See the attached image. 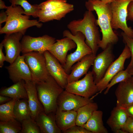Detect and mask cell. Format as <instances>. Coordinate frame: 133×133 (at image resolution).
Returning a JSON list of instances; mask_svg holds the SVG:
<instances>
[{"mask_svg": "<svg viewBox=\"0 0 133 133\" xmlns=\"http://www.w3.org/2000/svg\"><path fill=\"white\" fill-rule=\"evenodd\" d=\"M85 5L87 10L95 11L97 15V23L102 35L99 44V48L103 50L109 44H116L118 38L111 26L112 14L110 3H105L101 0H88Z\"/></svg>", "mask_w": 133, "mask_h": 133, "instance_id": "1", "label": "cell"}, {"mask_svg": "<svg viewBox=\"0 0 133 133\" xmlns=\"http://www.w3.org/2000/svg\"><path fill=\"white\" fill-rule=\"evenodd\" d=\"M96 19L92 12L85 11L83 18L71 21L67 24L69 30L73 35L80 32L84 35L85 42L96 55L99 48V43L101 40Z\"/></svg>", "mask_w": 133, "mask_h": 133, "instance_id": "2", "label": "cell"}, {"mask_svg": "<svg viewBox=\"0 0 133 133\" xmlns=\"http://www.w3.org/2000/svg\"><path fill=\"white\" fill-rule=\"evenodd\" d=\"M5 11L7 18L4 26L0 29V33L8 34L17 32L25 33L27 29L33 26L41 27L42 24L36 20L30 19V16L24 14V10L19 5L7 6Z\"/></svg>", "mask_w": 133, "mask_h": 133, "instance_id": "3", "label": "cell"}, {"mask_svg": "<svg viewBox=\"0 0 133 133\" xmlns=\"http://www.w3.org/2000/svg\"><path fill=\"white\" fill-rule=\"evenodd\" d=\"M39 99L48 114L55 112L58 98L64 90L50 75L45 81L36 83Z\"/></svg>", "mask_w": 133, "mask_h": 133, "instance_id": "4", "label": "cell"}, {"mask_svg": "<svg viewBox=\"0 0 133 133\" xmlns=\"http://www.w3.org/2000/svg\"><path fill=\"white\" fill-rule=\"evenodd\" d=\"M38 6L37 17L38 21L42 22L60 20L74 9L73 5L66 0H47Z\"/></svg>", "mask_w": 133, "mask_h": 133, "instance_id": "5", "label": "cell"}, {"mask_svg": "<svg viewBox=\"0 0 133 133\" xmlns=\"http://www.w3.org/2000/svg\"><path fill=\"white\" fill-rule=\"evenodd\" d=\"M64 37H67L72 40L76 45V49L73 52L67 55L66 64L63 68L66 73L69 74L73 64L87 55L92 53L91 50L85 42V37L81 32H78L73 34L69 30L63 32Z\"/></svg>", "mask_w": 133, "mask_h": 133, "instance_id": "6", "label": "cell"}, {"mask_svg": "<svg viewBox=\"0 0 133 133\" xmlns=\"http://www.w3.org/2000/svg\"><path fill=\"white\" fill-rule=\"evenodd\" d=\"M133 0H115L110 3L112 14L111 25L112 29H121L127 36L133 38V29L127 23V8Z\"/></svg>", "mask_w": 133, "mask_h": 133, "instance_id": "7", "label": "cell"}, {"mask_svg": "<svg viewBox=\"0 0 133 133\" xmlns=\"http://www.w3.org/2000/svg\"><path fill=\"white\" fill-rule=\"evenodd\" d=\"M22 55L31 72L32 81L35 83L45 81L50 75L44 53L33 51L23 53Z\"/></svg>", "mask_w": 133, "mask_h": 133, "instance_id": "8", "label": "cell"}, {"mask_svg": "<svg viewBox=\"0 0 133 133\" xmlns=\"http://www.w3.org/2000/svg\"><path fill=\"white\" fill-rule=\"evenodd\" d=\"M65 90L87 98H90L98 92L91 71H89L82 79L68 83Z\"/></svg>", "mask_w": 133, "mask_h": 133, "instance_id": "9", "label": "cell"}, {"mask_svg": "<svg viewBox=\"0 0 133 133\" xmlns=\"http://www.w3.org/2000/svg\"><path fill=\"white\" fill-rule=\"evenodd\" d=\"M113 45L109 44L103 51L96 55L91 71L96 84L103 77L108 68L114 61L115 56Z\"/></svg>", "mask_w": 133, "mask_h": 133, "instance_id": "10", "label": "cell"}, {"mask_svg": "<svg viewBox=\"0 0 133 133\" xmlns=\"http://www.w3.org/2000/svg\"><path fill=\"white\" fill-rule=\"evenodd\" d=\"M131 57V53L129 47L125 44V47L119 57L110 66L104 76L96 84L98 92L100 93L104 90L113 77L117 73L124 69L126 60Z\"/></svg>", "mask_w": 133, "mask_h": 133, "instance_id": "11", "label": "cell"}, {"mask_svg": "<svg viewBox=\"0 0 133 133\" xmlns=\"http://www.w3.org/2000/svg\"><path fill=\"white\" fill-rule=\"evenodd\" d=\"M56 41L55 38L48 35L38 37L24 35L20 41L21 52L24 53L35 51L44 53Z\"/></svg>", "mask_w": 133, "mask_h": 133, "instance_id": "12", "label": "cell"}, {"mask_svg": "<svg viewBox=\"0 0 133 133\" xmlns=\"http://www.w3.org/2000/svg\"><path fill=\"white\" fill-rule=\"evenodd\" d=\"M93 101L91 98L84 97L65 90L58 98L57 109L77 111L80 107Z\"/></svg>", "mask_w": 133, "mask_h": 133, "instance_id": "13", "label": "cell"}, {"mask_svg": "<svg viewBox=\"0 0 133 133\" xmlns=\"http://www.w3.org/2000/svg\"><path fill=\"white\" fill-rule=\"evenodd\" d=\"M46 67L50 75L52 77L58 84L65 89L68 83L69 74L66 73L58 60L48 51L44 53Z\"/></svg>", "mask_w": 133, "mask_h": 133, "instance_id": "14", "label": "cell"}, {"mask_svg": "<svg viewBox=\"0 0 133 133\" xmlns=\"http://www.w3.org/2000/svg\"><path fill=\"white\" fill-rule=\"evenodd\" d=\"M25 33L17 32L6 34L1 42L6 53V61L11 64L19 56L21 52L20 41Z\"/></svg>", "mask_w": 133, "mask_h": 133, "instance_id": "15", "label": "cell"}, {"mask_svg": "<svg viewBox=\"0 0 133 133\" xmlns=\"http://www.w3.org/2000/svg\"><path fill=\"white\" fill-rule=\"evenodd\" d=\"M5 68L10 79L14 83L22 80H32L31 72L23 55L19 56L13 63Z\"/></svg>", "mask_w": 133, "mask_h": 133, "instance_id": "16", "label": "cell"}, {"mask_svg": "<svg viewBox=\"0 0 133 133\" xmlns=\"http://www.w3.org/2000/svg\"><path fill=\"white\" fill-rule=\"evenodd\" d=\"M116 106L125 109L133 105V76L119 83L115 92Z\"/></svg>", "mask_w": 133, "mask_h": 133, "instance_id": "17", "label": "cell"}, {"mask_svg": "<svg viewBox=\"0 0 133 133\" xmlns=\"http://www.w3.org/2000/svg\"><path fill=\"white\" fill-rule=\"evenodd\" d=\"M76 47L75 42L67 37L56 40L47 50L59 61L63 67L65 65L68 52Z\"/></svg>", "mask_w": 133, "mask_h": 133, "instance_id": "18", "label": "cell"}, {"mask_svg": "<svg viewBox=\"0 0 133 133\" xmlns=\"http://www.w3.org/2000/svg\"><path fill=\"white\" fill-rule=\"evenodd\" d=\"M25 81L28 102L31 112V117L34 120L41 112L44 111L43 106L38 100L36 83L32 80Z\"/></svg>", "mask_w": 133, "mask_h": 133, "instance_id": "19", "label": "cell"}, {"mask_svg": "<svg viewBox=\"0 0 133 133\" xmlns=\"http://www.w3.org/2000/svg\"><path fill=\"white\" fill-rule=\"evenodd\" d=\"M96 55L93 53L87 55L73 66L68 75V83L78 80L87 73L89 68L93 65Z\"/></svg>", "mask_w": 133, "mask_h": 133, "instance_id": "20", "label": "cell"}, {"mask_svg": "<svg viewBox=\"0 0 133 133\" xmlns=\"http://www.w3.org/2000/svg\"><path fill=\"white\" fill-rule=\"evenodd\" d=\"M128 116L125 109L116 106L112 111L106 123L114 132L125 133L122 129Z\"/></svg>", "mask_w": 133, "mask_h": 133, "instance_id": "21", "label": "cell"}, {"mask_svg": "<svg viewBox=\"0 0 133 133\" xmlns=\"http://www.w3.org/2000/svg\"><path fill=\"white\" fill-rule=\"evenodd\" d=\"M51 113L47 114L44 111L40 113L35 121L42 133H61L62 131L58 127L54 116Z\"/></svg>", "mask_w": 133, "mask_h": 133, "instance_id": "22", "label": "cell"}, {"mask_svg": "<svg viewBox=\"0 0 133 133\" xmlns=\"http://www.w3.org/2000/svg\"><path fill=\"white\" fill-rule=\"evenodd\" d=\"M55 115L56 124L62 132L76 125L77 111L57 109Z\"/></svg>", "mask_w": 133, "mask_h": 133, "instance_id": "23", "label": "cell"}, {"mask_svg": "<svg viewBox=\"0 0 133 133\" xmlns=\"http://www.w3.org/2000/svg\"><path fill=\"white\" fill-rule=\"evenodd\" d=\"M0 94L16 101L21 99H28L24 80L19 81L8 87L2 89L0 91Z\"/></svg>", "mask_w": 133, "mask_h": 133, "instance_id": "24", "label": "cell"}, {"mask_svg": "<svg viewBox=\"0 0 133 133\" xmlns=\"http://www.w3.org/2000/svg\"><path fill=\"white\" fill-rule=\"evenodd\" d=\"M103 115L101 111H95L83 127L92 133H108L107 129L104 125Z\"/></svg>", "mask_w": 133, "mask_h": 133, "instance_id": "25", "label": "cell"}, {"mask_svg": "<svg viewBox=\"0 0 133 133\" xmlns=\"http://www.w3.org/2000/svg\"><path fill=\"white\" fill-rule=\"evenodd\" d=\"M97 103L93 101L80 108L77 111L76 124L83 126L87 121L93 113L98 110Z\"/></svg>", "mask_w": 133, "mask_h": 133, "instance_id": "26", "label": "cell"}, {"mask_svg": "<svg viewBox=\"0 0 133 133\" xmlns=\"http://www.w3.org/2000/svg\"><path fill=\"white\" fill-rule=\"evenodd\" d=\"M25 99L18 100L15 103L14 113L16 119L21 122L23 120L31 117V112L28 101Z\"/></svg>", "mask_w": 133, "mask_h": 133, "instance_id": "27", "label": "cell"}, {"mask_svg": "<svg viewBox=\"0 0 133 133\" xmlns=\"http://www.w3.org/2000/svg\"><path fill=\"white\" fill-rule=\"evenodd\" d=\"M16 100L12 99L7 103L0 105V120L6 121L16 119L14 113V108Z\"/></svg>", "mask_w": 133, "mask_h": 133, "instance_id": "28", "label": "cell"}, {"mask_svg": "<svg viewBox=\"0 0 133 133\" xmlns=\"http://www.w3.org/2000/svg\"><path fill=\"white\" fill-rule=\"evenodd\" d=\"M11 4L19 5L24 10V14L32 16L34 17H37V13L39 9L38 4L32 5L27 0H9Z\"/></svg>", "mask_w": 133, "mask_h": 133, "instance_id": "29", "label": "cell"}, {"mask_svg": "<svg viewBox=\"0 0 133 133\" xmlns=\"http://www.w3.org/2000/svg\"><path fill=\"white\" fill-rule=\"evenodd\" d=\"M21 129V124L16 119L0 122V133H17L20 132Z\"/></svg>", "mask_w": 133, "mask_h": 133, "instance_id": "30", "label": "cell"}, {"mask_svg": "<svg viewBox=\"0 0 133 133\" xmlns=\"http://www.w3.org/2000/svg\"><path fill=\"white\" fill-rule=\"evenodd\" d=\"M132 76L127 68L119 72L113 77L107 85L104 94H107L111 88L115 84L127 80Z\"/></svg>", "mask_w": 133, "mask_h": 133, "instance_id": "31", "label": "cell"}, {"mask_svg": "<svg viewBox=\"0 0 133 133\" xmlns=\"http://www.w3.org/2000/svg\"><path fill=\"white\" fill-rule=\"evenodd\" d=\"M21 133H39V128L35 121L30 117L21 122Z\"/></svg>", "mask_w": 133, "mask_h": 133, "instance_id": "32", "label": "cell"}, {"mask_svg": "<svg viewBox=\"0 0 133 133\" xmlns=\"http://www.w3.org/2000/svg\"><path fill=\"white\" fill-rule=\"evenodd\" d=\"M121 34L124 43L129 47L131 53V61L126 68L129 70L133 69V38L129 37L123 32Z\"/></svg>", "mask_w": 133, "mask_h": 133, "instance_id": "33", "label": "cell"}, {"mask_svg": "<svg viewBox=\"0 0 133 133\" xmlns=\"http://www.w3.org/2000/svg\"><path fill=\"white\" fill-rule=\"evenodd\" d=\"M62 132L64 133H92L83 127L76 125Z\"/></svg>", "mask_w": 133, "mask_h": 133, "instance_id": "34", "label": "cell"}, {"mask_svg": "<svg viewBox=\"0 0 133 133\" xmlns=\"http://www.w3.org/2000/svg\"><path fill=\"white\" fill-rule=\"evenodd\" d=\"M122 130L125 133H133V118L128 116Z\"/></svg>", "mask_w": 133, "mask_h": 133, "instance_id": "35", "label": "cell"}, {"mask_svg": "<svg viewBox=\"0 0 133 133\" xmlns=\"http://www.w3.org/2000/svg\"><path fill=\"white\" fill-rule=\"evenodd\" d=\"M127 20L133 22V0L129 4L127 8Z\"/></svg>", "mask_w": 133, "mask_h": 133, "instance_id": "36", "label": "cell"}, {"mask_svg": "<svg viewBox=\"0 0 133 133\" xmlns=\"http://www.w3.org/2000/svg\"><path fill=\"white\" fill-rule=\"evenodd\" d=\"M3 47V44L1 42L0 44V67L1 68L3 66L4 62L6 61V56L2 51Z\"/></svg>", "mask_w": 133, "mask_h": 133, "instance_id": "37", "label": "cell"}, {"mask_svg": "<svg viewBox=\"0 0 133 133\" xmlns=\"http://www.w3.org/2000/svg\"><path fill=\"white\" fill-rule=\"evenodd\" d=\"M7 18V15L6 12L1 11L0 13V29L1 27L2 23L6 22Z\"/></svg>", "mask_w": 133, "mask_h": 133, "instance_id": "38", "label": "cell"}, {"mask_svg": "<svg viewBox=\"0 0 133 133\" xmlns=\"http://www.w3.org/2000/svg\"><path fill=\"white\" fill-rule=\"evenodd\" d=\"M124 109L128 116L133 118V105Z\"/></svg>", "mask_w": 133, "mask_h": 133, "instance_id": "39", "label": "cell"}, {"mask_svg": "<svg viewBox=\"0 0 133 133\" xmlns=\"http://www.w3.org/2000/svg\"><path fill=\"white\" fill-rule=\"evenodd\" d=\"M12 99L11 98L5 96L1 95H0V103L1 104L6 101H9Z\"/></svg>", "mask_w": 133, "mask_h": 133, "instance_id": "40", "label": "cell"}, {"mask_svg": "<svg viewBox=\"0 0 133 133\" xmlns=\"http://www.w3.org/2000/svg\"><path fill=\"white\" fill-rule=\"evenodd\" d=\"M7 6L5 4L4 2L2 0H0V9H6Z\"/></svg>", "mask_w": 133, "mask_h": 133, "instance_id": "41", "label": "cell"}, {"mask_svg": "<svg viewBox=\"0 0 133 133\" xmlns=\"http://www.w3.org/2000/svg\"><path fill=\"white\" fill-rule=\"evenodd\" d=\"M103 2L106 3H110L115 0H101Z\"/></svg>", "mask_w": 133, "mask_h": 133, "instance_id": "42", "label": "cell"}, {"mask_svg": "<svg viewBox=\"0 0 133 133\" xmlns=\"http://www.w3.org/2000/svg\"><path fill=\"white\" fill-rule=\"evenodd\" d=\"M129 72L133 76V69L129 70Z\"/></svg>", "mask_w": 133, "mask_h": 133, "instance_id": "43", "label": "cell"}]
</instances>
